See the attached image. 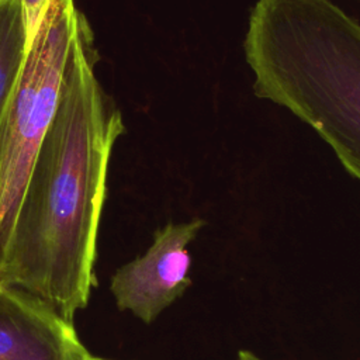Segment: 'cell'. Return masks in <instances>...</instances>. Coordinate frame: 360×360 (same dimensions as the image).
<instances>
[{
	"mask_svg": "<svg viewBox=\"0 0 360 360\" xmlns=\"http://www.w3.org/2000/svg\"><path fill=\"white\" fill-rule=\"evenodd\" d=\"M91 28L79 17L52 122L34 159L0 284L73 322L89 302L108 163L122 115L96 76Z\"/></svg>",
	"mask_w": 360,
	"mask_h": 360,
	"instance_id": "6da1fadb",
	"label": "cell"
},
{
	"mask_svg": "<svg viewBox=\"0 0 360 360\" xmlns=\"http://www.w3.org/2000/svg\"><path fill=\"white\" fill-rule=\"evenodd\" d=\"M243 53L257 98L308 124L360 181V24L330 0H256Z\"/></svg>",
	"mask_w": 360,
	"mask_h": 360,
	"instance_id": "7a4b0ae2",
	"label": "cell"
},
{
	"mask_svg": "<svg viewBox=\"0 0 360 360\" xmlns=\"http://www.w3.org/2000/svg\"><path fill=\"white\" fill-rule=\"evenodd\" d=\"M80 14L73 0L49 1L8 103L0 155V276L34 159L56 111Z\"/></svg>",
	"mask_w": 360,
	"mask_h": 360,
	"instance_id": "3957f363",
	"label": "cell"
},
{
	"mask_svg": "<svg viewBox=\"0 0 360 360\" xmlns=\"http://www.w3.org/2000/svg\"><path fill=\"white\" fill-rule=\"evenodd\" d=\"M207 225L202 218L167 222L146 252L121 266L111 278V292L121 311L152 323L191 285L188 245Z\"/></svg>",
	"mask_w": 360,
	"mask_h": 360,
	"instance_id": "277c9868",
	"label": "cell"
},
{
	"mask_svg": "<svg viewBox=\"0 0 360 360\" xmlns=\"http://www.w3.org/2000/svg\"><path fill=\"white\" fill-rule=\"evenodd\" d=\"M84 352L72 322L0 284V360H80Z\"/></svg>",
	"mask_w": 360,
	"mask_h": 360,
	"instance_id": "5b68a950",
	"label": "cell"
},
{
	"mask_svg": "<svg viewBox=\"0 0 360 360\" xmlns=\"http://www.w3.org/2000/svg\"><path fill=\"white\" fill-rule=\"evenodd\" d=\"M25 55V30L20 0H0V155L8 103Z\"/></svg>",
	"mask_w": 360,
	"mask_h": 360,
	"instance_id": "8992f818",
	"label": "cell"
},
{
	"mask_svg": "<svg viewBox=\"0 0 360 360\" xmlns=\"http://www.w3.org/2000/svg\"><path fill=\"white\" fill-rule=\"evenodd\" d=\"M51 0H20L25 30V51L28 52L46 13Z\"/></svg>",
	"mask_w": 360,
	"mask_h": 360,
	"instance_id": "52a82bcc",
	"label": "cell"
},
{
	"mask_svg": "<svg viewBox=\"0 0 360 360\" xmlns=\"http://www.w3.org/2000/svg\"><path fill=\"white\" fill-rule=\"evenodd\" d=\"M238 360H263V359H260L257 354H255L250 350H239Z\"/></svg>",
	"mask_w": 360,
	"mask_h": 360,
	"instance_id": "ba28073f",
	"label": "cell"
},
{
	"mask_svg": "<svg viewBox=\"0 0 360 360\" xmlns=\"http://www.w3.org/2000/svg\"><path fill=\"white\" fill-rule=\"evenodd\" d=\"M80 360H105V359H101V357H96L93 354H90L87 350L83 353V356L80 357Z\"/></svg>",
	"mask_w": 360,
	"mask_h": 360,
	"instance_id": "9c48e42d",
	"label": "cell"
}]
</instances>
